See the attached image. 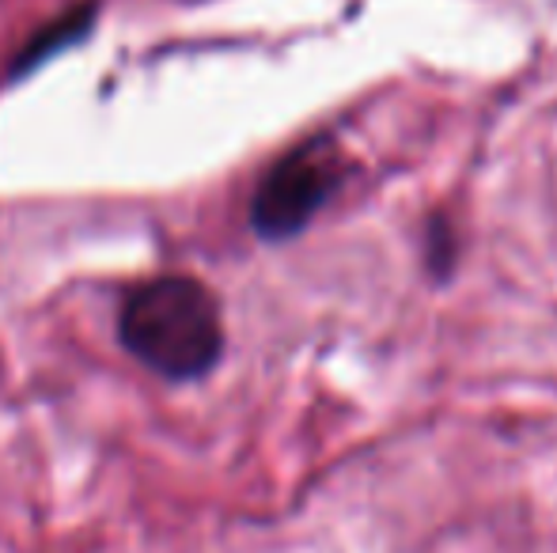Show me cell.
<instances>
[{"label":"cell","mask_w":557,"mask_h":553,"mask_svg":"<svg viewBox=\"0 0 557 553\" xmlns=\"http://www.w3.org/2000/svg\"><path fill=\"white\" fill-rule=\"evenodd\" d=\"M117 338L148 372L190 384L209 376L224 356L221 303L198 277H152L125 296Z\"/></svg>","instance_id":"cell-1"},{"label":"cell","mask_w":557,"mask_h":553,"mask_svg":"<svg viewBox=\"0 0 557 553\" xmlns=\"http://www.w3.org/2000/svg\"><path fill=\"white\" fill-rule=\"evenodd\" d=\"M345 183V160L331 137H315L285 152L250 198V228L262 243H288L331 205Z\"/></svg>","instance_id":"cell-2"},{"label":"cell","mask_w":557,"mask_h":553,"mask_svg":"<svg viewBox=\"0 0 557 553\" xmlns=\"http://www.w3.org/2000/svg\"><path fill=\"white\" fill-rule=\"evenodd\" d=\"M91 15H96V8L88 4V8H76V12H69L65 20L50 23V27H46L42 35H38L35 42H30L27 50L20 53V61H15L12 73H15V76H20V73H30V68L42 65L46 58H53V53H58L61 46H69V42H76L81 35H88Z\"/></svg>","instance_id":"cell-3"},{"label":"cell","mask_w":557,"mask_h":553,"mask_svg":"<svg viewBox=\"0 0 557 553\" xmlns=\"http://www.w3.org/2000/svg\"><path fill=\"white\" fill-rule=\"evenodd\" d=\"M451 251H455V243H451V231H447V224L444 221L429 224L425 259H429V266H433L436 274H447V266H451Z\"/></svg>","instance_id":"cell-4"}]
</instances>
